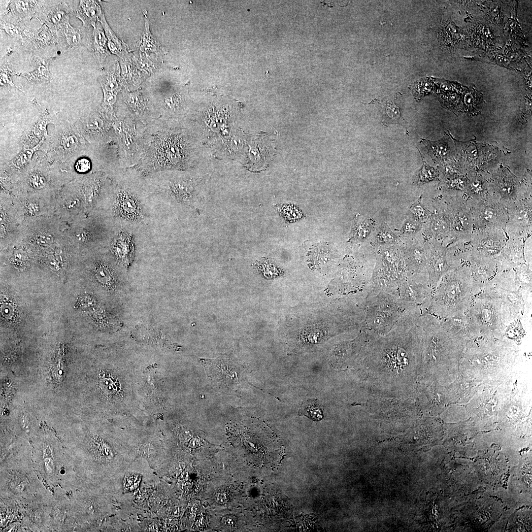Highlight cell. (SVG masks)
<instances>
[{"label":"cell","instance_id":"17","mask_svg":"<svg viewBox=\"0 0 532 532\" xmlns=\"http://www.w3.org/2000/svg\"><path fill=\"white\" fill-rule=\"evenodd\" d=\"M54 215L66 224L87 215L82 191L64 192L57 196Z\"/></svg>","mask_w":532,"mask_h":532},{"label":"cell","instance_id":"27","mask_svg":"<svg viewBox=\"0 0 532 532\" xmlns=\"http://www.w3.org/2000/svg\"><path fill=\"white\" fill-rule=\"evenodd\" d=\"M89 42L93 56L101 64L109 55V52L107 49V38L99 23L94 27Z\"/></svg>","mask_w":532,"mask_h":532},{"label":"cell","instance_id":"49","mask_svg":"<svg viewBox=\"0 0 532 532\" xmlns=\"http://www.w3.org/2000/svg\"><path fill=\"white\" fill-rule=\"evenodd\" d=\"M217 496V498L219 501L225 502L228 499L227 494L225 492H222L219 493Z\"/></svg>","mask_w":532,"mask_h":532},{"label":"cell","instance_id":"1","mask_svg":"<svg viewBox=\"0 0 532 532\" xmlns=\"http://www.w3.org/2000/svg\"><path fill=\"white\" fill-rule=\"evenodd\" d=\"M172 118H158L148 124L142 137L139 162L133 167L144 177L164 170L192 166L194 142L191 134Z\"/></svg>","mask_w":532,"mask_h":532},{"label":"cell","instance_id":"34","mask_svg":"<svg viewBox=\"0 0 532 532\" xmlns=\"http://www.w3.org/2000/svg\"><path fill=\"white\" fill-rule=\"evenodd\" d=\"M439 173L437 169L423 161L422 166L413 176V183L421 186L431 181L439 180Z\"/></svg>","mask_w":532,"mask_h":532},{"label":"cell","instance_id":"45","mask_svg":"<svg viewBox=\"0 0 532 532\" xmlns=\"http://www.w3.org/2000/svg\"><path fill=\"white\" fill-rule=\"evenodd\" d=\"M104 126V122L103 119L98 116L90 118L86 123L87 128L94 131L101 130Z\"/></svg>","mask_w":532,"mask_h":532},{"label":"cell","instance_id":"13","mask_svg":"<svg viewBox=\"0 0 532 532\" xmlns=\"http://www.w3.org/2000/svg\"><path fill=\"white\" fill-rule=\"evenodd\" d=\"M508 221L506 232L508 237L528 239L532 233V199L518 200L507 207Z\"/></svg>","mask_w":532,"mask_h":532},{"label":"cell","instance_id":"20","mask_svg":"<svg viewBox=\"0 0 532 532\" xmlns=\"http://www.w3.org/2000/svg\"><path fill=\"white\" fill-rule=\"evenodd\" d=\"M527 239L508 237L496 259L497 273L509 270L526 263L525 247Z\"/></svg>","mask_w":532,"mask_h":532},{"label":"cell","instance_id":"9","mask_svg":"<svg viewBox=\"0 0 532 532\" xmlns=\"http://www.w3.org/2000/svg\"><path fill=\"white\" fill-rule=\"evenodd\" d=\"M201 361L214 386L227 392L240 387L244 381V369L240 365L225 357Z\"/></svg>","mask_w":532,"mask_h":532},{"label":"cell","instance_id":"22","mask_svg":"<svg viewBox=\"0 0 532 532\" xmlns=\"http://www.w3.org/2000/svg\"><path fill=\"white\" fill-rule=\"evenodd\" d=\"M109 250L116 259L128 268L133 262L135 254V244L133 234L121 231L110 239Z\"/></svg>","mask_w":532,"mask_h":532},{"label":"cell","instance_id":"15","mask_svg":"<svg viewBox=\"0 0 532 532\" xmlns=\"http://www.w3.org/2000/svg\"><path fill=\"white\" fill-rule=\"evenodd\" d=\"M14 197L0 194V250L15 245L20 239L21 226L16 218L13 206Z\"/></svg>","mask_w":532,"mask_h":532},{"label":"cell","instance_id":"35","mask_svg":"<svg viewBox=\"0 0 532 532\" xmlns=\"http://www.w3.org/2000/svg\"><path fill=\"white\" fill-rule=\"evenodd\" d=\"M421 141L427 148L431 157L436 161H439L447 157L448 153V141L444 138L435 141L422 139Z\"/></svg>","mask_w":532,"mask_h":532},{"label":"cell","instance_id":"18","mask_svg":"<svg viewBox=\"0 0 532 532\" xmlns=\"http://www.w3.org/2000/svg\"><path fill=\"white\" fill-rule=\"evenodd\" d=\"M432 214L425 223V230L431 239H435L442 244L446 242L449 247L452 244L451 226L445 202H437L433 204Z\"/></svg>","mask_w":532,"mask_h":532},{"label":"cell","instance_id":"26","mask_svg":"<svg viewBox=\"0 0 532 532\" xmlns=\"http://www.w3.org/2000/svg\"><path fill=\"white\" fill-rule=\"evenodd\" d=\"M375 221L371 217L358 216L354 221L348 242L359 243L364 241L374 231Z\"/></svg>","mask_w":532,"mask_h":532},{"label":"cell","instance_id":"7","mask_svg":"<svg viewBox=\"0 0 532 532\" xmlns=\"http://www.w3.org/2000/svg\"><path fill=\"white\" fill-rule=\"evenodd\" d=\"M113 128L120 166L133 167L139 162L145 125L125 115L116 114Z\"/></svg>","mask_w":532,"mask_h":532},{"label":"cell","instance_id":"40","mask_svg":"<svg viewBox=\"0 0 532 532\" xmlns=\"http://www.w3.org/2000/svg\"><path fill=\"white\" fill-rule=\"evenodd\" d=\"M279 213L286 220L293 222L300 219L303 214L297 207L291 204H283L277 206Z\"/></svg>","mask_w":532,"mask_h":532},{"label":"cell","instance_id":"21","mask_svg":"<svg viewBox=\"0 0 532 532\" xmlns=\"http://www.w3.org/2000/svg\"><path fill=\"white\" fill-rule=\"evenodd\" d=\"M87 262L86 270L91 277L103 286L115 287L118 276L115 266L105 255L95 254Z\"/></svg>","mask_w":532,"mask_h":532},{"label":"cell","instance_id":"2","mask_svg":"<svg viewBox=\"0 0 532 532\" xmlns=\"http://www.w3.org/2000/svg\"><path fill=\"white\" fill-rule=\"evenodd\" d=\"M474 296L468 265L445 273L435 287L428 313L440 319H460L468 311Z\"/></svg>","mask_w":532,"mask_h":532},{"label":"cell","instance_id":"12","mask_svg":"<svg viewBox=\"0 0 532 532\" xmlns=\"http://www.w3.org/2000/svg\"><path fill=\"white\" fill-rule=\"evenodd\" d=\"M508 239L506 232L498 228L474 229L469 243L471 254L497 259Z\"/></svg>","mask_w":532,"mask_h":532},{"label":"cell","instance_id":"36","mask_svg":"<svg viewBox=\"0 0 532 532\" xmlns=\"http://www.w3.org/2000/svg\"><path fill=\"white\" fill-rule=\"evenodd\" d=\"M27 184L32 192L27 195H35L40 197V192L42 197H45L43 191L47 188L49 182L47 177L39 171H34L29 174L27 178ZM52 199V198H50Z\"/></svg>","mask_w":532,"mask_h":532},{"label":"cell","instance_id":"47","mask_svg":"<svg viewBox=\"0 0 532 532\" xmlns=\"http://www.w3.org/2000/svg\"><path fill=\"white\" fill-rule=\"evenodd\" d=\"M140 451L141 455L148 458L152 457L156 454L154 447L150 444H146L142 446Z\"/></svg>","mask_w":532,"mask_h":532},{"label":"cell","instance_id":"48","mask_svg":"<svg viewBox=\"0 0 532 532\" xmlns=\"http://www.w3.org/2000/svg\"><path fill=\"white\" fill-rule=\"evenodd\" d=\"M236 517L232 515L225 516L221 520L223 525L227 527H234L236 525Z\"/></svg>","mask_w":532,"mask_h":532},{"label":"cell","instance_id":"28","mask_svg":"<svg viewBox=\"0 0 532 532\" xmlns=\"http://www.w3.org/2000/svg\"><path fill=\"white\" fill-rule=\"evenodd\" d=\"M101 7L96 0H81L76 17L83 22L84 26L95 27L102 13Z\"/></svg>","mask_w":532,"mask_h":532},{"label":"cell","instance_id":"32","mask_svg":"<svg viewBox=\"0 0 532 532\" xmlns=\"http://www.w3.org/2000/svg\"><path fill=\"white\" fill-rule=\"evenodd\" d=\"M466 178V191L469 198L468 200L477 201L488 195L486 193V185L483 178L477 175H472Z\"/></svg>","mask_w":532,"mask_h":532},{"label":"cell","instance_id":"11","mask_svg":"<svg viewBox=\"0 0 532 532\" xmlns=\"http://www.w3.org/2000/svg\"><path fill=\"white\" fill-rule=\"evenodd\" d=\"M56 199L41 197L35 195H17L13 200L15 215L22 225L32 220L54 215Z\"/></svg>","mask_w":532,"mask_h":532},{"label":"cell","instance_id":"4","mask_svg":"<svg viewBox=\"0 0 532 532\" xmlns=\"http://www.w3.org/2000/svg\"><path fill=\"white\" fill-rule=\"evenodd\" d=\"M414 310L417 311L392 295L371 288L366 302L365 330L378 335H385Z\"/></svg>","mask_w":532,"mask_h":532},{"label":"cell","instance_id":"33","mask_svg":"<svg viewBox=\"0 0 532 532\" xmlns=\"http://www.w3.org/2000/svg\"><path fill=\"white\" fill-rule=\"evenodd\" d=\"M400 239L390 229L388 224L382 223L376 230L374 242L379 246L387 247L396 245Z\"/></svg>","mask_w":532,"mask_h":532},{"label":"cell","instance_id":"38","mask_svg":"<svg viewBox=\"0 0 532 532\" xmlns=\"http://www.w3.org/2000/svg\"><path fill=\"white\" fill-rule=\"evenodd\" d=\"M299 414L305 415L314 421H320L323 417L320 407L314 400L304 402L299 410Z\"/></svg>","mask_w":532,"mask_h":532},{"label":"cell","instance_id":"41","mask_svg":"<svg viewBox=\"0 0 532 532\" xmlns=\"http://www.w3.org/2000/svg\"><path fill=\"white\" fill-rule=\"evenodd\" d=\"M466 182L467 178L461 175L445 179L444 186L446 189L466 191Z\"/></svg>","mask_w":532,"mask_h":532},{"label":"cell","instance_id":"3","mask_svg":"<svg viewBox=\"0 0 532 532\" xmlns=\"http://www.w3.org/2000/svg\"><path fill=\"white\" fill-rule=\"evenodd\" d=\"M461 319L469 338L500 336L507 324L499 292L487 282L473 296L468 311Z\"/></svg>","mask_w":532,"mask_h":532},{"label":"cell","instance_id":"42","mask_svg":"<svg viewBox=\"0 0 532 532\" xmlns=\"http://www.w3.org/2000/svg\"><path fill=\"white\" fill-rule=\"evenodd\" d=\"M322 329L317 327L308 328L303 333V338L308 342L316 343L320 341L324 337Z\"/></svg>","mask_w":532,"mask_h":532},{"label":"cell","instance_id":"46","mask_svg":"<svg viewBox=\"0 0 532 532\" xmlns=\"http://www.w3.org/2000/svg\"><path fill=\"white\" fill-rule=\"evenodd\" d=\"M78 144V141L75 136L69 135L64 139L63 145L65 149L67 150H72L75 148Z\"/></svg>","mask_w":532,"mask_h":532},{"label":"cell","instance_id":"30","mask_svg":"<svg viewBox=\"0 0 532 532\" xmlns=\"http://www.w3.org/2000/svg\"><path fill=\"white\" fill-rule=\"evenodd\" d=\"M145 17V29L139 42V49L141 51H150L157 55L164 54L167 51L153 37L149 30V25L146 13L143 11Z\"/></svg>","mask_w":532,"mask_h":532},{"label":"cell","instance_id":"29","mask_svg":"<svg viewBox=\"0 0 532 532\" xmlns=\"http://www.w3.org/2000/svg\"><path fill=\"white\" fill-rule=\"evenodd\" d=\"M99 21L100 22L105 33L107 40V45L110 52L121 58L127 56L128 50V46L117 37L109 27L106 22L103 12H102Z\"/></svg>","mask_w":532,"mask_h":532},{"label":"cell","instance_id":"19","mask_svg":"<svg viewBox=\"0 0 532 532\" xmlns=\"http://www.w3.org/2000/svg\"><path fill=\"white\" fill-rule=\"evenodd\" d=\"M495 194L507 207L516 201L526 197L520 191L517 178L510 171L501 168L493 177Z\"/></svg>","mask_w":532,"mask_h":532},{"label":"cell","instance_id":"31","mask_svg":"<svg viewBox=\"0 0 532 532\" xmlns=\"http://www.w3.org/2000/svg\"><path fill=\"white\" fill-rule=\"evenodd\" d=\"M118 64L105 71L100 77V83L103 91L117 93L121 89Z\"/></svg>","mask_w":532,"mask_h":532},{"label":"cell","instance_id":"10","mask_svg":"<svg viewBox=\"0 0 532 532\" xmlns=\"http://www.w3.org/2000/svg\"><path fill=\"white\" fill-rule=\"evenodd\" d=\"M444 202L451 226L452 242L450 246L469 242L474 230L469 200L454 197Z\"/></svg>","mask_w":532,"mask_h":532},{"label":"cell","instance_id":"37","mask_svg":"<svg viewBox=\"0 0 532 532\" xmlns=\"http://www.w3.org/2000/svg\"><path fill=\"white\" fill-rule=\"evenodd\" d=\"M431 214V211L423 203L422 196L411 204L408 211V217L423 224L427 222Z\"/></svg>","mask_w":532,"mask_h":532},{"label":"cell","instance_id":"39","mask_svg":"<svg viewBox=\"0 0 532 532\" xmlns=\"http://www.w3.org/2000/svg\"><path fill=\"white\" fill-rule=\"evenodd\" d=\"M423 224L408 217L403 223L400 229L402 236L411 237L415 235L422 228Z\"/></svg>","mask_w":532,"mask_h":532},{"label":"cell","instance_id":"8","mask_svg":"<svg viewBox=\"0 0 532 532\" xmlns=\"http://www.w3.org/2000/svg\"><path fill=\"white\" fill-rule=\"evenodd\" d=\"M468 200L471 205L474 229L498 228L506 232L508 221L507 208L496 196L488 194L477 201Z\"/></svg>","mask_w":532,"mask_h":532},{"label":"cell","instance_id":"14","mask_svg":"<svg viewBox=\"0 0 532 532\" xmlns=\"http://www.w3.org/2000/svg\"><path fill=\"white\" fill-rule=\"evenodd\" d=\"M423 248L426 254L429 285L434 290L441 277L454 268L447 261V247L440 242L431 239L424 243Z\"/></svg>","mask_w":532,"mask_h":532},{"label":"cell","instance_id":"25","mask_svg":"<svg viewBox=\"0 0 532 532\" xmlns=\"http://www.w3.org/2000/svg\"><path fill=\"white\" fill-rule=\"evenodd\" d=\"M405 259L410 271L419 274L426 266V258L424 249L417 241L408 247H402Z\"/></svg>","mask_w":532,"mask_h":532},{"label":"cell","instance_id":"24","mask_svg":"<svg viewBox=\"0 0 532 532\" xmlns=\"http://www.w3.org/2000/svg\"><path fill=\"white\" fill-rule=\"evenodd\" d=\"M377 104L381 115V122L385 126L393 124H402L404 120L402 107L398 97L396 95L382 100L374 101Z\"/></svg>","mask_w":532,"mask_h":532},{"label":"cell","instance_id":"43","mask_svg":"<svg viewBox=\"0 0 532 532\" xmlns=\"http://www.w3.org/2000/svg\"><path fill=\"white\" fill-rule=\"evenodd\" d=\"M42 140L39 143V144L37 145H36L35 147H33V148L32 149H25L24 151L22 152L15 158L14 161H13V163H14V165L16 167H17L18 168H20L21 167L23 166L25 164L27 163L30 160V159H31L34 152L35 151H36L39 147L41 144H42Z\"/></svg>","mask_w":532,"mask_h":532},{"label":"cell","instance_id":"23","mask_svg":"<svg viewBox=\"0 0 532 532\" xmlns=\"http://www.w3.org/2000/svg\"><path fill=\"white\" fill-rule=\"evenodd\" d=\"M265 137L259 136L252 142L249 152L247 167L253 171L263 169L271 159L273 148L271 143Z\"/></svg>","mask_w":532,"mask_h":532},{"label":"cell","instance_id":"16","mask_svg":"<svg viewBox=\"0 0 532 532\" xmlns=\"http://www.w3.org/2000/svg\"><path fill=\"white\" fill-rule=\"evenodd\" d=\"M122 96L123 104L116 114L129 116L145 125L159 118L142 91H126Z\"/></svg>","mask_w":532,"mask_h":532},{"label":"cell","instance_id":"44","mask_svg":"<svg viewBox=\"0 0 532 532\" xmlns=\"http://www.w3.org/2000/svg\"><path fill=\"white\" fill-rule=\"evenodd\" d=\"M92 168V162L90 159L87 158L79 159L75 165V169L79 174L87 173L90 171Z\"/></svg>","mask_w":532,"mask_h":532},{"label":"cell","instance_id":"6","mask_svg":"<svg viewBox=\"0 0 532 532\" xmlns=\"http://www.w3.org/2000/svg\"><path fill=\"white\" fill-rule=\"evenodd\" d=\"M109 231L102 218L95 211L67 224L64 234L79 256L105 244Z\"/></svg>","mask_w":532,"mask_h":532},{"label":"cell","instance_id":"5","mask_svg":"<svg viewBox=\"0 0 532 532\" xmlns=\"http://www.w3.org/2000/svg\"><path fill=\"white\" fill-rule=\"evenodd\" d=\"M405 259L402 246L394 245L379 251L372 275V288L394 295L401 284L412 274Z\"/></svg>","mask_w":532,"mask_h":532}]
</instances>
